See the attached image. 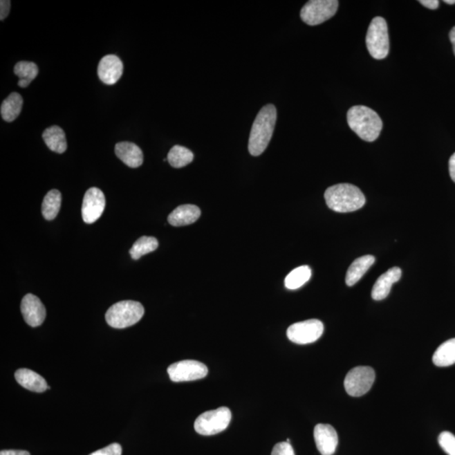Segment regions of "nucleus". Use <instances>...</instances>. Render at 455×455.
Listing matches in <instances>:
<instances>
[{
    "label": "nucleus",
    "instance_id": "5",
    "mask_svg": "<svg viewBox=\"0 0 455 455\" xmlns=\"http://www.w3.org/2000/svg\"><path fill=\"white\" fill-rule=\"evenodd\" d=\"M366 45L370 55L375 59H384L389 51L388 26L384 18L377 17L373 19L369 26Z\"/></svg>",
    "mask_w": 455,
    "mask_h": 455
},
{
    "label": "nucleus",
    "instance_id": "8",
    "mask_svg": "<svg viewBox=\"0 0 455 455\" xmlns=\"http://www.w3.org/2000/svg\"><path fill=\"white\" fill-rule=\"evenodd\" d=\"M375 380V372L371 367L360 366L351 369L344 380L346 393L351 396L360 397L372 388Z\"/></svg>",
    "mask_w": 455,
    "mask_h": 455
},
{
    "label": "nucleus",
    "instance_id": "17",
    "mask_svg": "<svg viewBox=\"0 0 455 455\" xmlns=\"http://www.w3.org/2000/svg\"><path fill=\"white\" fill-rule=\"evenodd\" d=\"M15 378L18 384L30 391L42 393L50 389L44 378L30 369H18L15 373Z\"/></svg>",
    "mask_w": 455,
    "mask_h": 455
},
{
    "label": "nucleus",
    "instance_id": "19",
    "mask_svg": "<svg viewBox=\"0 0 455 455\" xmlns=\"http://www.w3.org/2000/svg\"><path fill=\"white\" fill-rule=\"evenodd\" d=\"M375 262V257L371 254L361 257L355 260L350 266L346 275V284L349 287L353 286L360 281L369 269Z\"/></svg>",
    "mask_w": 455,
    "mask_h": 455
},
{
    "label": "nucleus",
    "instance_id": "7",
    "mask_svg": "<svg viewBox=\"0 0 455 455\" xmlns=\"http://www.w3.org/2000/svg\"><path fill=\"white\" fill-rule=\"evenodd\" d=\"M337 0H310L300 11V17L308 26H317L330 20L337 13Z\"/></svg>",
    "mask_w": 455,
    "mask_h": 455
},
{
    "label": "nucleus",
    "instance_id": "4",
    "mask_svg": "<svg viewBox=\"0 0 455 455\" xmlns=\"http://www.w3.org/2000/svg\"><path fill=\"white\" fill-rule=\"evenodd\" d=\"M145 315V308L140 302L125 300L115 303L106 314V321L115 329H124L140 321Z\"/></svg>",
    "mask_w": 455,
    "mask_h": 455
},
{
    "label": "nucleus",
    "instance_id": "20",
    "mask_svg": "<svg viewBox=\"0 0 455 455\" xmlns=\"http://www.w3.org/2000/svg\"><path fill=\"white\" fill-rule=\"evenodd\" d=\"M42 138L49 149L57 154H63L67 149L66 137L59 126H52L42 133Z\"/></svg>",
    "mask_w": 455,
    "mask_h": 455
},
{
    "label": "nucleus",
    "instance_id": "14",
    "mask_svg": "<svg viewBox=\"0 0 455 455\" xmlns=\"http://www.w3.org/2000/svg\"><path fill=\"white\" fill-rule=\"evenodd\" d=\"M123 73L122 62L118 56L103 57L98 65V74L100 80L107 86H113L121 79Z\"/></svg>",
    "mask_w": 455,
    "mask_h": 455
},
{
    "label": "nucleus",
    "instance_id": "6",
    "mask_svg": "<svg viewBox=\"0 0 455 455\" xmlns=\"http://www.w3.org/2000/svg\"><path fill=\"white\" fill-rule=\"evenodd\" d=\"M232 414L228 407H219L200 415L196 419L194 429L196 433L203 436H212L221 433L229 427Z\"/></svg>",
    "mask_w": 455,
    "mask_h": 455
},
{
    "label": "nucleus",
    "instance_id": "18",
    "mask_svg": "<svg viewBox=\"0 0 455 455\" xmlns=\"http://www.w3.org/2000/svg\"><path fill=\"white\" fill-rule=\"evenodd\" d=\"M200 216H201V210L198 207L187 204L177 207L169 215L168 222L169 225L175 227L189 225L198 221Z\"/></svg>",
    "mask_w": 455,
    "mask_h": 455
},
{
    "label": "nucleus",
    "instance_id": "15",
    "mask_svg": "<svg viewBox=\"0 0 455 455\" xmlns=\"http://www.w3.org/2000/svg\"><path fill=\"white\" fill-rule=\"evenodd\" d=\"M402 275V269L397 267L392 268L382 275L373 285L371 292L373 299L380 301L387 298L391 292L392 285L400 279Z\"/></svg>",
    "mask_w": 455,
    "mask_h": 455
},
{
    "label": "nucleus",
    "instance_id": "29",
    "mask_svg": "<svg viewBox=\"0 0 455 455\" xmlns=\"http://www.w3.org/2000/svg\"><path fill=\"white\" fill-rule=\"evenodd\" d=\"M271 455H295V454L290 443L281 442L277 443Z\"/></svg>",
    "mask_w": 455,
    "mask_h": 455
},
{
    "label": "nucleus",
    "instance_id": "2",
    "mask_svg": "<svg viewBox=\"0 0 455 455\" xmlns=\"http://www.w3.org/2000/svg\"><path fill=\"white\" fill-rule=\"evenodd\" d=\"M327 206L337 213H350L364 206L366 198L360 189L352 184H337L325 192Z\"/></svg>",
    "mask_w": 455,
    "mask_h": 455
},
{
    "label": "nucleus",
    "instance_id": "31",
    "mask_svg": "<svg viewBox=\"0 0 455 455\" xmlns=\"http://www.w3.org/2000/svg\"><path fill=\"white\" fill-rule=\"evenodd\" d=\"M10 10V1L2 0L0 2V20L3 21L9 15Z\"/></svg>",
    "mask_w": 455,
    "mask_h": 455
},
{
    "label": "nucleus",
    "instance_id": "13",
    "mask_svg": "<svg viewBox=\"0 0 455 455\" xmlns=\"http://www.w3.org/2000/svg\"><path fill=\"white\" fill-rule=\"evenodd\" d=\"M316 447L322 455H333L338 445L337 431L329 424H318L314 430Z\"/></svg>",
    "mask_w": 455,
    "mask_h": 455
},
{
    "label": "nucleus",
    "instance_id": "24",
    "mask_svg": "<svg viewBox=\"0 0 455 455\" xmlns=\"http://www.w3.org/2000/svg\"><path fill=\"white\" fill-rule=\"evenodd\" d=\"M62 196L59 191L52 190L46 195L42 203L41 212L47 221H53L59 214L61 207Z\"/></svg>",
    "mask_w": 455,
    "mask_h": 455
},
{
    "label": "nucleus",
    "instance_id": "23",
    "mask_svg": "<svg viewBox=\"0 0 455 455\" xmlns=\"http://www.w3.org/2000/svg\"><path fill=\"white\" fill-rule=\"evenodd\" d=\"M14 72L20 78L18 82L19 86L26 88L29 86L35 78H37L38 68L37 64L32 62L22 61L15 64Z\"/></svg>",
    "mask_w": 455,
    "mask_h": 455
},
{
    "label": "nucleus",
    "instance_id": "9",
    "mask_svg": "<svg viewBox=\"0 0 455 455\" xmlns=\"http://www.w3.org/2000/svg\"><path fill=\"white\" fill-rule=\"evenodd\" d=\"M323 333V323L313 319L292 324L288 327L287 335L289 340L296 344L306 345L317 341Z\"/></svg>",
    "mask_w": 455,
    "mask_h": 455
},
{
    "label": "nucleus",
    "instance_id": "28",
    "mask_svg": "<svg viewBox=\"0 0 455 455\" xmlns=\"http://www.w3.org/2000/svg\"><path fill=\"white\" fill-rule=\"evenodd\" d=\"M438 443L448 455H455V436L450 431H443L438 436Z\"/></svg>",
    "mask_w": 455,
    "mask_h": 455
},
{
    "label": "nucleus",
    "instance_id": "32",
    "mask_svg": "<svg viewBox=\"0 0 455 455\" xmlns=\"http://www.w3.org/2000/svg\"><path fill=\"white\" fill-rule=\"evenodd\" d=\"M420 3H422L423 6L429 8L430 10L438 9L439 6V1L438 0H420Z\"/></svg>",
    "mask_w": 455,
    "mask_h": 455
},
{
    "label": "nucleus",
    "instance_id": "30",
    "mask_svg": "<svg viewBox=\"0 0 455 455\" xmlns=\"http://www.w3.org/2000/svg\"><path fill=\"white\" fill-rule=\"evenodd\" d=\"M122 449L119 443H111L106 448L95 451L94 453L90 455H122Z\"/></svg>",
    "mask_w": 455,
    "mask_h": 455
},
{
    "label": "nucleus",
    "instance_id": "21",
    "mask_svg": "<svg viewBox=\"0 0 455 455\" xmlns=\"http://www.w3.org/2000/svg\"><path fill=\"white\" fill-rule=\"evenodd\" d=\"M22 106L21 95L15 92L11 93L2 103L1 110H0L2 118L7 122L15 121L21 114Z\"/></svg>",
    "mask_w": 455,
    "mask_h": 455
},
{
    "label": "nucleus",
    "instance_id": "16",
    "mask_svg": "<svg viewBox=\"0 0 455 455\" xmlns=\"http://www.w3.org/2000/svg\"><path fill=\"white\" fill-rule=\"evenodd\" d=\"M115 153L118 159L130 168L141 167L144 162V154L138 145L130 142H118L115 147Z\"/></svg>",
    "mask_w": 455,
    "mask_h": 455
},
{
    "label": "nucleus",
    "instance_id": "22",
    "mask_svg": "<svg viewBox=\"0 0 455 455\" xmlns=\"http://www.w3.org/2000/svg\"><path fill=\"white\" fill-rule=\"evenodd\" d=\"M433 362L438 367H449L455 364V338L438 346L434 354Z\"/></svg>",
    "mask_w": 455,
    "mask_h": 455
},
{
    "label": "nucleus",
    "instance_id": "10",
    "mask_svg": "<svg viewBox=\"0 0 455 455\" xmlns=\"http://www.w3.org/2000/svg\"><path fill=\"white\" fill-rule=\"evenodd\" d=\"M169 379L173 382H187L203 379L208 373L207 366L196 360L175 362L167 369Z\"/></svg>",
    "mask_w": 455,
    "mask_h": 455
},
{
    "label": "nucleus",
    "instance_id": "34",
    "mask_svg": "<svg viewBox=\"0 0 455 455\" xmlns=\"http://www.w3.org/2000/svg\"><path fill=\"white\" fill-rule=\"evenodd\" d=\"M449 175L451 179L455 183V153L449 159Z\"/></svg>",
    "mask_w": 455,
    "mask_h": 455
},
{
    "label": "nucleus",
    "instance_id": "3",
    "mask_svg": "<svg viewBox=\"0 0 455 455\" xmlns=\"http://www.w3.org/2000/svg\"><path fill=\"white\" fill-rule=\"evenodd\" d=\"M350 129L362 140L373 142L379 138L383 122L376 111L365 106H355L348 111Z\"/></svg>",
    "mask_w": 455,
    "mask_h": 455
},
{
    "label": "nucleus",
    "instance_id": "27",
    "mask_svg": "<svg viewBox=\"0 0 455 455\" xmlns=\"http://www.w3.org/2000/svg\"><path fill=\"white\" fill-rule=\"evenodd\" d=\"M159 246V242L154 237L142 236L135 241L129 253L133 260H138L145 254L156 250Z\"/></svg>",
    "mask_w": 455,
    "mask_h": 455
},
{
    "label": "nucleus",
    "instance_id": "12",
    "mask_svg": "<svg viewBox=\"0 0 455 455\" xmlns=\"http://www.w3.org/2000/svg\"><path fill=\"white\" fill-rule=\"evenodd\" d=\"M21 310L25 322L32 327L39 326L45 321L46 308L37 296L26 295L22 299Z\"/></svg>",
    "mask_w": 455,
    "mask_h": 455
},
{
    "label": "nucleus",
    "instance_id": "36",
    "mask_svg": "<svg viewBox=\"0 0 455 455\" xmlns=\"http://www.w3.org/2000/svg\"><path fill=\"white\" fill-rule=\"evenodd\" d=\"M445 3H448V5H454L455 0H445Z\"/></svg>",
    "mask_w": 455,
    "mask_h": 455
},
{
    "label": "nucleus",
    "instance_id": "11",
    "mask_svg": "<svg viewBox=\"0 0 455 455\" xmlns=\"http://www.w3.org/2000/svg\"><path fill=\"white\" fill-rule=\"evenodd\" d=\"M106 198L99 188L91 187L84 194L82 205V217L84 223L98 221L105 210Z\"/></svg>",
    "mask_w": 455,
    "mask_h": 455
},
{
    "label": "nucleus",
    "instance_id": "33",
    "mask_svg": "<svg viewBox=\"0 0 455 455\" xmlns=\"http://www.w3.org/2000/svg\"><path fill=\"white\" fill-rule=\"evenodd\" d=\"M0 455H30V454L26 450H2Z\"/></svg>",
    "mask_w": 455,
    "mask_h": 455
},
{
    "label": "nucleus",
    "instance_id": "26",
    "mask_svg": "<svg viewBox=\"0 0 455 455\" xmlns=\"http://www.w3.org/2000/svg\"><path fill=\"white\" fill-rule=\"evenodd\" d=\"M311 277V269L308 266H301L292 270L285 279V287L291 290L301 288Z\"/></svg>",
    "mask_w": 455,
    "mask_h": 455
},
{
    "label": "nucleus",
    "instance_id": "25",
    "mask_svg": "<svg viewBox=\"0 0 455 455\" xmlns=\"http://www.w3.org/2000/svg\"><path fill=\"white\" fill-rule=\"evenodd\" d=\"M194 154L190 149L180 145H175L168 154L167 160L174 168H183L192 163Z\"/></svg>",
    "mask_w": 455,
    "mask_h": 455
},
{
    "label": "nucleus",
    "instance_id": "35",
    "mask_svg": "<svg viewBox=\"0 0 455 455\" xmlns=\"http://www.w3.org/2000/svg\"><path fill=\"white\" fill-rule=\"evenodd\" d=\"M449 39L451 41V44L453 45V49H454V53L455 55V26L452 30H450L449 33Z\"/></svg>",
    "mask_w": 455,
    "mask_h": 455
},
{
    "label": "nucleus",
    "instance_id": "1",
    "mask_svg": "<svg viewBox=\"0 0 455 455\" xmlns=\"http://www.w3.org/2000/svg\"><path fill=\"white\" fill-rule=\"evenodd\" d=\"M277 109L272 104L261 108L250 130L248 149L253 156H259L268 148L275 132Z\"/></svg>",
    "mask_w": 455,
    "mask_h": 455
}]
</instances>
